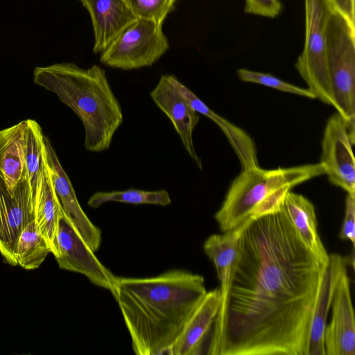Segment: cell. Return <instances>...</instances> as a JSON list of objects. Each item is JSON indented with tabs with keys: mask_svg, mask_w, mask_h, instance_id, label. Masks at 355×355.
Masks as SVG:
<instances>
[{
	"mask_svg": "<svg viewBox=\"0 0 355 355\" xmlns=\"http://www.w3.org/2000/svg\"><path fill=\"white\" fill-rule=\"evenodd\" d=\"M354 141L355 131L338 112L332 114L324 130L320 163L329 181L349 194H355Z\"/></svg>",
	"mask_w": 355,
	"mask_h": 355,
	"instance_id": "9c48e42d",
	"label": "cell"
},
{
	"mask_svg": "<svg viewBox=\"0 0 355 355\" xmlns=\"http://www.w3.org/2000/svg\"><path fill=\"white\" fill-rule=\"evenodd\" d=\"M35 219L26 172L12 195L0 177V253L12 266H17L15 251L20 234Z\"/></svg>",
	"mask_w": 355,
	"mask_h": 355,
	"instance_id": "30bf717a",
	"label": "cell"
},
{
	"mask_svg": "<svg viewBox=\"0 0 355 355\" xmlns=\"http://www.w3.org/2000/svg\"><path fill=\"white\" fill-rule=\"evenodd\" d=\"M248 223L223 234H212L203 245L204 252L214 263L220 282V306L225 303L229 293L238 257L240 236Z\"/></svg>",
	"mask_w": 355,
	"mask_h": 355,
	"instance_id": "ac0fdd59",
	"label": "cell"
},
{
	"mask_svg": "<svg viewBox=\"0 0 355 355\" xmlns=\"http://www.w3.org/2000/svg\"><path fill=\"white\" fill-rule=\"evenodd\" d=\"M237 75L239 78L244 82L261 85L280 92L291 93L309 98H315L314 95L307 88H302L294 85L270 73L252 71L247 69H239L237 70Z\"/></svg>",
	"mask_w": 355,
	"mask_h": 355,
	"instance_id": "d4e9b609",
	"label": "cell"
},
{
	"mask_svg": "<svg viewBox=\"0 0 355 355\" xmlns=\"http://www.w3.org/2000/svg\"><path fill=\"white\" fill-rule=\"evenodd\" d=\"M322 264L282 207L249 222L207 354L307 355Z\"/></svg>",
	"mask_w": 355,
	"mask_h": 355,
	"instance_id": "6da1fadb",
	"label": "cell"
},
{
	"mask_svg": "<svg viewBox=\"0 0 355 355\" xmlns=\"http://www.w3.org/2000/svg\"><path fill=\"white\" fill-rule=\"evenodd\" d=\"M26 120L0 130V177L13 195L17 184L24 177V131Z\"/></svg>",
	"mask_w": 355,
	"mask_h": 355,
	"instance_id": "ffe728a7",
	"label": "cell"
},
{
	"mask_svg": "<svg viewBox=\"0 0 355 355\" xmlns=\"http://www.w3.org/2000/svg\"><path fill=\"white\" fill-rule=\"evenodd\" d=\"M325 37L335 109L355 131V24L335 9L327 21Z\"/></svg>",
	"mask_w": 355,
	"mask_h": 355,
	"instance_id": "5b68a950",
	"label": "cell"
},
{
	"mask_svg": "<svg viewBox=\"0 0 355 355\" xmlns=\"http://www.w3.org/2000/svg\"><path fill=\"white\" fill-rule=\"evenodd\" d=\"M331 318L324 335L325 355H355V320L347 268L336 285Z\"/></svg>",
	"mask_w": 355,
	"mask_h": 355,
	"instance_id": "7c38bea8",
	"label": "cell"
},
{
	"mask_svg": "<svg viewBox=\"0 0 355 355\" xmlns=\"http://www.w3.org/2000/svg\"><path fill=\"white\" fill-rule=\"evenodd\" d=\"M339 237L349 241L353 246L355 243V194L347 193L345 199L344 220L340 228Z\"/></svg>",
	"mask_w": 355,
	"mask_h": 355,
	"instance_id": "4316f807",
	"label": "cell"
},
{
	"mask_svg": "<svg viewBox=\"0 0 355 355\" xmlns=\"http://www.w3.org/2000/svg\"><path fill=\"white\" fill-rule=\"evenodd\" d=\"M304 5L305 40L295 67L315 98L335 108L327 58L325 30L336 8L330 0H304Z\"/></svg>",
	"mask_w": 355,
	"mask_h": 355,
	"instance_id": "8992f818",
	"label": "cell"
},
{
	"mask_svg": "<svg viewBox=\"0 0 355 355\" xmlns=\"http://www.w3.org/2000/svg\"><path fill=\"white\" fill-rule=\"evenodd\" d=\"M347 260L338 254H329L324 266L310 327L307 355H325L324 330L334 289L345 269Z\"/></svg>",
	"mask_w": 355,
	"mask_h": 355,
	"instance_id": "2e32d148",
	"label": "cell"
},
{
	"mask_svg": "<svg viewBox=\"0 0 355 355\" xmlns=\"http://www.w3.org/2000/svg\"><path fill=\"white\" fill-rule=\"evenodd\" d=\"M53 255L60 268L85 275L114 295L116 276L98 260L63 211L58 218Z\"/></svg>",
	"mask_w": 355,
	"mask_h": 355,
	"instance_id": "ba28073f",
	"label": "cell"
},
{
	"mask_svg": "<svg viewBox=\"0 0 355 355\" xmlns=\"http://www.w3.org/2000/svg\"><path fill=\"white\" fill-rule=\"evenodd\" d=\"M93 25L95 53L103 52L137 17L125 0H80Z\"/></svg>",
	"mask_w": 355,
	"mask_h": 355,
	"instance_id": "5bb4252c",
	"label": "cell"
},
{
	"mask_svg": "<svg viewBox=\"0 0 355 355\" xmlns=\"http://www.w3.org/2000/svg\"><path fill=\"white\" fill-rule=\"evenodd\" d=\"M49 252L50 245L34 220L26 226L18 239L15 251L17 265L26 270L37 268Z\"/></svg>",
	"mask_w": 355,
	"mask_h": 355,
	"instance_id": "603a6c76",
	"label": "cell"
},
{
	"mask_svg": "<svg viewBox=\"0 0 355 355\" xmlns=\"http://www.w3.org/2000/svg\"><path fill=\"white\" fill-rule=\"evenodd\" d=\"M35 221L55 253V239L59 216L62 211L45 163L35 201Z\"/></svg>",
	"mask_w": 355,
	"mask_h": 355,
	"instance_id": "44dd1931",
	"label": "cell"
},
{
	"mask_svg": "<svg viewBox=\"0 0 355 355\" xmlns=\"http://www.w3.org/2000/svg\"><path fill=\"white\" fill-rule=\"evenodd\" d=\"M35 84L55 94L80 119L85 130L87 150H107L123 123V116L105 71L98 65L87 69L74 63L37 67Z\"/></svg>",
	"mask_w": 355,
	"mask_h": 355,
	"instance_id": "3957f363",
	"label": "cell"
},
{
	"mask_svg": "<svg viewBox=\"0 0 355 355\" xmlns=\"http://www.w3.org/2000/svg\"><path fill=\"white\" fill-rule=\"evenodd\" d=\"M44 153L45 163L64 214L88 247L95 252L101 243V231L82 209L70 180L46 136L44 137Z\"/></svg>",
	"mask_w": 355,
	"mask_h": 355,
	"instance_id": "8fae6325",
	"label": "cell"
},
{
	"mask_svg": "<svg viewBox=\"0 0 355 355\" xmlns=\"http://www.w3.org/2000/svg\"><path fill=\"white\" fill-rule=\"evenodd\" d=\"M220 305V289L207 291L186 321L168 355L200 354V349L212 329Z\"/></svg>",
	"mask_w": 355,
	"mask_h": 355,
	"instance_id": "9a60e30c",
	"label": "cell"
},
{
	"mask_svg": "<svg viewBox=\"0 0 355 355\" xmlns=\"http://www.w3.org/2000/svg\"><path fill=\"white\" fill-rule=\"evenodd\" d=\"M282 9L279 0H245V12L267 17L277 16Z\"/></svg>",
	"mask_w": 355,
	"mask_h": 355,
	"instance_id": "83f0119b",
	"label": "cell"
},
{
	"mask_svg": "<svg viewBox=\"0 0 355 355\" xmlns=\"http://www.w3.org/2000/svg\"><path fill=\"white\" fill-rule=\"evenodd\" d=\"M172 78L178 91L191 107L211 119L220 128L236 153L242 169L259 166L256 146L251 137L243 129L214 112L175 76L173 75Z\"/></svg>",
	"mask_w": 355,
	"mask_h": 355,
	"instance_id": "e0dca14e",
	"label": "cell"
},
{
	"mask_svg": "<svg viewBox=\"0 0 355 355\" xmlns=\"http://www.w3.org/2000/svg\"><path fill=\"white\" fill-rule=\"evenodd\" d=\"M109 202L166 206L171 203V200L169 193L165 189L144 191L129 189L123 191L96 192L89 198L87 204L90 207L96 209Z\"/></svg>",
	"mask_w": 355,
	"mask_h": 355,
	"instance_id": "cb8c5ba5",
	"label": "cell"
},
{
	"mask_svg": "<svg viewBox=\"0 0 355 355\" xmlns=\"http://www.w3.org/2000/svg\"><path fill=\"white\" fill-rule=\"evenodd\" d=\"M172 77L173 75H162L150 96L168 117L189 155L201 169V159L195 150L193 141V131L199 122V114L178 91Z\"/></svg>",
	"mask_w": 355,
	"mask_h": 355,
	"instance_id": "4fadbf2b",
	"label": "cell"
},
{
	"mask_svg": "<svg viewBox=\"0 0 355 355\" xmlns=\"http://www.w3.org/2000/svg\"><path fill=\"white\" fill-rule=\"evenodd\" d=\"M207 293L202 276L170 270L150 277L116 278L114 297L137 355L169 354Z\"/></svg>",
	"mask_w": 355,
	"mask_h": 355,
	"instance_id": "7a4b0ae2",
	"label": "cell"
},
{
	"mask_svg": "<svg viewBox=\"0 0 355 355\" xmlns=\"http://www.w3.org/2000/svg\"><path fill=\"white\" fill-rule=\"evenodd\" d=\"M44 137L40 125L35 120L26 119L24 131L25 169L34 207L37 192L45 168Z\"/></svg>",
	"mask_w": 355,
	"mask_h": 355,
	"instance_id": "7402d4cb",
	"label": "cell"
},
{
	"mask_svg": "<svg viewBox=\"0 0 355 355\" xmlns=\"http://www.w3.org/2000/svg\"><path fill=\"white\" fill-rule=\"evenodd\" d=\"M335 8L354 24V0H330Z\"/></svg>",
	"mask_w": 355,
	"mask_h": 355,
	"instance_id": "f1b7e54d",
	"label": "cell"
},
{
	"mask_svg": "<svg viewBox=\"0 0 355 355\" xmlns=\"http://www.w3.org/2000/svg\"><path fill=\"white\" fill-rule=\"evenodd\" d=\"M282 207L304 243L322 264H326L329 254L318 234L313 204L302 194L289 191Z\"/></svg>",
	"mask_w": 355,
	"mask_h": 355,
	"instance_id": "d6986e66",
	"label": "cell"
},
{
	"mask_svg": "<svg viewBox=\"0 0 355 355\" xmlns=\"http://www.w3.org/2000/svg\"><path fill=\"white\" fill-rule=\"evenodd\" d=\"M324 175L322 165L242 169L233 180L214 215L220 230H235L255 218L279 210L286 194L296 185Z\"/></svg>",
	"mask_w": 355,
	"mask_h": 355,
	"instance_id": "277c9868",
	"label": "cell"
},
{
	"mask_svg": "<svg viewBox=\"0 0 355 355\" xmlns=\"http://www.w3.org/2000/svg\"><path fill=\"white\" fill-rule=\"evenodd\" d=\"M162 24L137 18L101 53V62L110 67L130 70L149 67L168 49Z\"/></svg>",
	"mask_w": 355,
	"mask_h": 355,
	"instance_id": "52a82bcc",
	"label": "cell"
},
{
	"mask_svg": "<svg viewBox=\"0 0 355 355\" xmlns=\"http://www.w3.org/2000/svg\"><path fill=\"white\" fill-rule=\"evenodd\" d=\"M137 18L163 24L176 0H125Z\"/></svg>",
	"mask_w": 355,
	"mask_h": 355,
	"instance_id": "484cf974",
	"label": "cell"
}]
</instances>
